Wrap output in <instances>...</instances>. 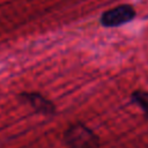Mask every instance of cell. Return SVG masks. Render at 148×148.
I'll list each match as a JSON object with an SVG mask.
<instances>
[{
	"mask_svg": "<svg viewBox=\"0 0 148 148\" xmlns=\"http://www.w3.org/2000/svg\"><path fill=\"white\" fill-rule=\"evenodd\" d=\"M131 102L136 104L143 112L145 118L148 120V91L146 90H134L131 94Z\"/></svg>",
	"mask_w": 148,
	"mask_h": 148,
	"instance_id": "277c9868",
	"label": "cell"
},
{
	"mask_svg": "<svg viewBox=\"0 0 148 148\" xmlns=\"http://www.w3.org/2000/svg\"><path fill=\"white\" fill-rule=\"evenodd\" d=\"M64 142L68 148H98L99 136L82 121L72 124L64 132Z\"/></svg>",
	"mask_w": 148,
	"mask_h": 148,
	"instance_id": "6da1fadb",
	"label": "cell"
},
{
	"mask_svg": "<svg viewBox=\"0 0 148 148\" xmlns=\"http://www.w3.org/2000/svg\"><path fill=\"white\" fill-rule=\"evenodd\" d=\"M135 9L127 3L105 10L101 16V24L105 28H114L131 22L135 17Z\"/></svg>",
	"mask_w": 148,
	"mask_h": 148,
	"instance_id": "7a4b0ae2",
	"label": "cell"
},
{
	"mask_svg": "<svg viewBox=\"0 0 148 148\" xmlns=\"http://www.w3.org/2000/svg\"><path fill=\"white\" fill-rule=\"evenodd\" d=\"M21 97L38 113H42L45 116L56 113V105L50 99H47L46 97H44L38 92H23Z\"/></svg>",
	"mask_w": 148,
	"mask_h": 148,
	"instance_id": "3957f363",
	"label": "cell"
}]
</instances>
